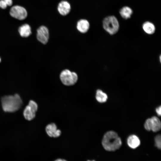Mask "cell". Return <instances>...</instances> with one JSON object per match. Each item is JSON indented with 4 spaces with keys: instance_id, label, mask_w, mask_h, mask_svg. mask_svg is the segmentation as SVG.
Wrapping results in <instances>:
<instances>
[{
    "instance_id": "obj_9",
    "label": "cell",
    "mask_w": 161,
    "mask_h": 161,
    "mask_svg": "<svg viewBox=\"0 0 161 161\" xmlns=\"http://www.w3.org/2000/svg\"><path fill=\"white\" fill-rule=\"evenodd\" d=\"M45 130L48 135L51 137H58L61 134V130L57 129L56 125L54 123L47 125L46 126Z\"/></svg>"
},
{
    "instance_id": "obj_13",
    "label": "cell",
    "mask_w": 161,
    "mask_h": 161,
    "mask_svg": "<svg viewBox=\"0 0 161 161\" xmlns=\"http://www.w3.org/2000/svg\"><path fill=\"white\" fill-rule=\"evenodd\" d=\"M142 28L144 31L149 35L154 34L155 31V27L154 24L149 21L144 22L143 24Z\"/></svg>"
},
{
    "instance_id": "obj_6",
    "label": "cell",
    "mask_w": 161,
    "mask_h": 161,
    "mask_svg": "<svg viewBox=\"0 0 161 161\" xmlns=\"http://www.w3.org/2000/svg\"><path fill=\"white\" fill-rule=\"evenodd\" d=\"M38 108V105L35 101L33 100H30L23 111V115L25 118L28 120H31L34 119Z\"/></svg>"
},
{
    "instance_id": "obj_21",
    "label": "cell",
    "mask_w": 161,
    "mask_h": 161,
    "mask_svg": "<svg viewBox=\"0 0 161 161\" xmlns=\"http://www.w3.org/2000/svg\"><path fill=\"white\" fill-rule=\"evenodd\" d=\"M55 161H66V160H65L61 159H58L56 160Z\"/></svg>"
},
{
    "instance_id": "obj_10",
    "label": "cell",
    "mask_w": 161,
    "mask_h": 161,
    "mask_svg": "<svg viewBox=\"0 0 161 161\" xmlns=\"http://www.w3.org/2000/svg\"><path fill=\"white\" fill-rule=\"evenodd\" d=\"M71 8L70 4L66 1H62L60 2L57 7L59 13L64 16L67 15L69 13Z\"/></svg>"
},
{
    "instance_id": "obj_23",
    "label": "cell",
    "mask_w": 161,
    "mask_h": 161,
    "mask_svg": "<svg viewBox=\"0 0 161 161\" xmlns=\"http://www.w3.org/2000/svg\"><path fill=\"white\" fill-rule=\"evenodd\" d=\"M88 161H94V160H93V161H89V160H88Z\"/></svg>"
},
{
    "instance_id": "obj_15",
    "label": "cell",
    "mask_w": 161,
    "mask_h": 161,
    "mask_svg": "<svg viewBox=\"0 0 161 161\" xmlns=\"http://www.w3.org/2000/svg\"><path fill=\"white\" fill-rule=\"evenodd\" d=\"M119 13L123 18L127 19L131 17L133 13V10L129 7L124 6L120 9Z\"/></svg>"
},
{
    "instance_id": "obj_22",
    "label": "cell",
    "mask_w": 161,
    "mask_h": 161,
    "mask_svg": "<svg viewBox=\"0 0 161 161\" xmlns=\"http://www.w3.org/2000/svg\"><path fill=\"white\" fill-rule=\"evenodd\" d=\"M1 58H0V62H1Z\"/></svg>"
},
{
    "instance_id": "obj_2",
    "label": "cell",
    "mask_w": 161,
    "mask_h": 161,
    "mask_svg": "<svg viewBox=\"0 0 161 161\" xmlns=\"http://www.w3.org/2000/svg\"><path fill=\"white\" fill-rule=\"evenodd\" d=\"M1 103L3 110L10 112L18 110L23 103L20 97L18 94L3 97L1 99Z\"/></svg>"
},
{
    "instance_id": "obj_8",
    "label": "cell",
    "mask_w": 161,
    "mask_h": 161,
    "mask_svg": "<svg viewBox=\"0 0 161 161\" xmlns=\"http://www.w3.org/2000/svg\"><path fill=\"white\" fill-rule=\"evenodd\" d=\"M37 38L39 42L43 44L47 43L49 38V32L46 27L41 26L38 29Z\"/></svg>"
},
{
    "instance_id": "obj_18",
    "label": "cell",
    "mask_w": 161,
    "mask_h": 161,
    "mask_svg": "<svg viewBox=\"0 0 161 161\" xmlns=\"http://www.w3.org/2000/svg\"><path fill=\"white\" fill-rule=\"evenodd\" d=\"M7 5L3 0H0V7L3 9H5L7 7Z\"/></svg>"
},
{
    "instance_id": "obj_5",
    "label": "cell",
    "mask_w": 161,
    "mask_h": 161,
    "mask_svg": "<svg viewBox=\"0 0 161 161\" xmlns=\"http://www.w3.org/2000/svg\"><path fill=\"white\" fill-rule=\"evenodd\" d=\"M144 127L148 131H152L154 132H157L160 130L161 122L158 117L154 116L146 120Z\"/></svg>"
},
{
    "instance_id": "obj_16",
    "label": "cell",
    "mask_w": 161,
    "mask_h": 161,
    "mask_svg": "<svg viewBox=\"0 0 161 161\" xmlns=\"http://www.w3.org/2000/svg\"><path fill=\"white\" fill-rule=\"evenodd\" d=\"M95 98L100 103L106 102L108 98L107 94L100 89L96 91Z\"/></svg>"
},
{
    "instance_id": "obj_14",
    "label": "cell",
    "mask_w": 161,
    "mask_h": 161,
    "mask_svg": "<svg viewBox=\"0 0 161 161\" xmlns=\"http://www.w3.org/2000/svg\"><path fill=\"white\" fill-rule=\"evenodd\" d=\"M18 32L21 37H27L31 34V28L29 24H24L19 27Z\"/></svg>"
},
{
    "instance_id": "obj_1",
    "label": "cell",
    "mask_w": 161,
    "mask_h": 161,
    "mask_svg": "<svg viewBox=\"0 0 161 161\" xmlns=\"http://www.w3.org/2000/svg\"><path fill=\"white\" fill-rule=\"evenodd\" d=\"M102 143L104 148L108 151H114L118 149L122 145L120 138L115 132L110 131L103 136Z\"/></svg>"
},
{
    "instance_id": "obj_20",
    "label": "cell",
    "mask_w": 161,
    "mask_h": 161,
    "mask_svg": "<svg viewBox=\"0 0 161 161\" xmlns=\"http://www.w3.org/2000/svg\"><path fill=\"white\" fill-rule=\"evenodd\" d=\"M7 6H10L13 4L12 0H3Z\"/></svg>"
},
{
    "instance_id": "obj_3",
    "label": "cell",
    "mask_w": 161,
    "mask_h": 161,
    "mask_svg": "<svg viewBox=\"0 0 161 161\" xmlns=\"http://www.w3.org/2000/svg\"><path fill=\"white\" fill-rule=\"evenodd\" d=\"M104 30L111 35L116 33L119 28V24L117 18L114 16L106 17L103 21Z\"/></svg>"
},
{
    "instance_id": "obj_4",
    "label": "cell",
    "mask_w": 161,
    "mask_h": 161,
    "mask_svg": "<svg viewBox=\"0 0 161 161\" xmlns=\"http://www.w3.org/2000/svg\"><path fill=\"white\" fill-rule=\"evenodd\" d=\"M60 79L64 85L72 86L75 84L78 80V76L76 73L68 69L63 70L60 75Z\"/></svg>"
},
{
    "instance_id": "obj_11",
    "label": "cell",
    "mask_w": 161,
    "mask_h": 161,
    "mask_svg": "<svg viewBox=\"0 0 161 161\" xmlns=\"http://www.w3.org/2000/svg\"><path fill=\"white\" fill-rule=\"evenodd\" d=\"M90 24L86 19H81L77 22L76 28L81 33L86 32L89 29Z\"/></svg>"
},
{
    "instance_id": "obj_7",
    "label": "cell",
    "mask_w": 161,
    "mask_h": 161,
    "mask_svg": "<svg viewBox=\"0 0 161 161\" xmlns=\"http://www.w3.org/2000/svg\"><path fill=\"white\" fill-rule=\"evenodd\" d=\"M10 13L12 17L20 20L25 19L27 15L25 9L18 5H16L12 7L10 9Z\"/></svg>"
},
{
    "instance_id": "obj_12",
    "label": "cell",
    "mask_w": 161,
    "mask_h": 161,
    "mask_svg": "<svg viewBox=\"0 0 161 161\" xmlns=\"http://www.w3.org/2000/svg\"><path fill=\"white\" fill-rule=\"evenodd\" d=\"M127 143L128 146L133 149L139 146L140 143V140L136 135L132 134L129 136L127 139Z\"/></svg>"
},
{
    "instance_id": "obj_19",
    "label": "cell",
    "mask_w": 161,
    "mask_h": 161,
    "mask_svg": "<svg viewBox=\"0 0 161 161\" xmlns=\"http://www.w3.org/2000/svg\"><path fill=\"white\" fill-rule=\"evenodd\" d=\"M161 106H158L156 109V112L158 116H160L161 114Z\"/></svg>"
},
{
    "instance_id": "obj_17",
    "label": "cell",
    "mask_w": 161,
    "mask_h": 161,
    "mask_svg": "<svg viewBox=\"0 0 161 161\" xmlns=\"http://www.w3.org/2000/svg\"><path fill=\"white\" fill-rule=\"evenodd\" d=\"M155 146L159 149L161 148V137L160 134L157 135L155 138Z\"/></svg>"
}]
</instances>
